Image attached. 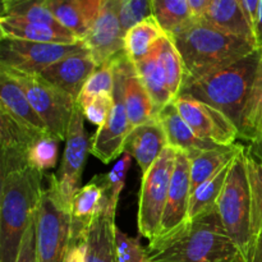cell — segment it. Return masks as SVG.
I'll list each match as a JSON object with an SVG mask.
<instances>
[{
  "label": "cell",
  "mask_w": 262,
  "mask_h": 262,
  "mask_svg": "<svg viewBox=\"0 0 262 262\" xmlns=\"http://www.w3.org/2000/svg\"><path fill=\"white\" fill-rule=\"evenodd\" d=\"M115 59L118 69L122 74L123 92L130 130L138 125L158 119L152 100L141 82L132 61L127 58L124 51Z\"/></svg>",
  "instance_id": "obj_16"
},
{
  "label": "cell",
  "mask_w": 262,
  "mask_h": 262,
  "mask_svg": "<svg viewBox=\"0 0 262 262\" xmlns=\"http://www.w3.org/2000/svg\"><path fill=\"white\" fill-rule=\"evenodd\" d=\"M220 219L246 260L252 245V202L246 164V146L233 160L222 194L216 202Z\"/></svg>",
  "instance_id": "obj_6"
},
{
  "label": "cell",
  "mask_w": 262,
  "mask_h": 262,
  "mask_svg": "<svg viewBox=\"0 0 262 262\" xmlns=\"http://www.w3.org/2000/svg\"><path fill=\"white\" fill-rule=\"evenodd\" d=\"M246 164L252 202V237L255 239L262 232V160L246 147Z\"/></svg>",
  "instance_id": "obj_35"
},
{
  "label": "cell",
  "mask_w": 262,
  "mask_h": 262,
  "mask_svg": "<svg viewBox=\"0 0 262 262\" xmlns=\"http://www.w3.org/2000/svg\"><path fill=\"white\" fill-rule=\"evenodd\" d=\"M165 35L156 19L147 18L127 31L124 35V54L133 64L150 55L155 43Z\"/></svg>",
  "instance_id": "obj_28"
},
{
  "label": "cell",
  "mask_w": 262,
  "mask_h": 262,
  "mask_svg": "<svg viewBox=\"0 0 262 262\" xmlns=\"http://www.w3.org/2000/svg\"><path fill=\"white\" fill-rule=\"evenodd\" d=\"M261 50L241 59L227 68L184 84L179 96L205 102L227 115L239 129L246 106L260 63Z\"/></svg>",
  "instance_id": "obj_4"
},
{
  "label": "cell",
  "mask_w": 262,
  "mask_h": 262,
  "mask_svg": "<svg viewBox=\"0 0 262 262\" xmlns=\"http://www.w3.org/2000/svg\"><path fill=\"white\" fill-rule=\"evenodd\" d=\"M247 150L250 151L251 154H253L256 158L262 160V138L261 140L255 141V142H251L250 145L247 146Z\"/></svg>",
  "instance_id": "obj_47"
},
{
  "label": "cell",
  "mask_w": 262,
  "mask_h": 262,
  "mask_svg": "<svg viewBox=\"0 0 262 262\" xmlns=\"http://www.w3.org/2000/svg\"><path fill=\"white\" fill-rule=\"evenodd\" d=\"M191 196V161L187 154L177 150L176 166L158 237L169 234L187 222Z\"/></svg>",
  "instance_id": "obj_14"
},
{
  "label": "cell",
  "mask_w": 262,
  "mask_h": 262,
  "mask_svg": "<svg viewBox=\"0 0 262 262\" xmlns=\"http://www.w3.org/2000/svg\"><path fill=\"white\" fill-rule=\"evenodd\" d=\"M133 66H135L136 72H137L141 82L145 86L146 91L148 92L151 100H152L156 114H159L161 109H164L166 105L174 101V97L171 96L170 91H169L165 74L161 68L160 61H159L156 43L147 58L138 61V63H135Z\"/></svg>",
  "instance_id": "obj_26"
},
{
  "label": "cell",
  "mask_w": 262,
  "mask_h": 262,
  "mask_svg": "<svg viewBox=\"0 0 262 262\" xmlns=\"http://www.w3.org/2000/svg\"><path fill=\"white\" fill-rule=\"evenodd\" d=\"M260 2L261 0H239V5L250 23L252 31L255 30L256 22L258 18V10H260ZM255 35V33H253Z\"/></svg>",
  "instance_id": "obj_43"
},
{
  "label": "cell",
  "mask_w": 262,
  "mask_h": 262,
  "mask_svg": "<svg viewBox=\"0 0 262 262\" xmlns=\"http://www.w3.org/2000/svg\"><path fill=\"white\" fill-rule=\"evenodd\" d=\"M113 104H114V96L113 95H100L94 100L82 107L84 118L92 124L101 127L109 118L112 112Z\"/></svg>",
  "instance_id": "obj_40"
},
{
  "label": "cell",
  "mask_w": 262,
  "mask_h": 262,
  "mask_svg": "<svg viewBox=\"0 0 262 262\" xmlns=\"http://www.w3.org/2000/svg\"><path fill=\"white\" fill-rule=\"evenodd\" d=\"M0 35L2 40H20L42 43L71 45L81 41L71 32H60L46 26L15 17H0Z\"/></svg>",
  "instance_id": "obj_24"
},
{
  "label": "cell",
  "mask_w": 262,
  "mask_h": 262,
  "mask_svg": "<svg viewBox=\"0 0 262 262\" xmlns=\"http://www.w3.org/2000/svg\"><path fill=\"white\" fill-rule=\"evenodd\" d=\"M115 86V64L114 59L100 66L90 76L77 99V104L81 107L89 104L91 100L100 95H113Z\"/></svg>",
  "instance_id": "obj_34"
},
{
  "label": "cell",
  "mask_w": 262,
  "mask_h": 262,
  "mask_svg": "<svg viewBox=\"0 0 262 262\" xmlns=\"http://www.w3.org/2000/svg\"><path fill=\"white\" fill-rule=\"evenodd\" d=\"M246 262H262V232L256 235L246 256Z\"/></svg>",
  "instance_id": "obj_45"
},
{
  "label": "cell",
  "mask_w": 262,
  "mask_h": 262,
  "mask_svg": "<svg viewBox=\"0 0 262 262\" xmlns=\"http://www.w3.org/2000/svg\"><path fill=\"white\" fill-rule=\"evenodd\" d=\"M25 91L28 101L46 128L58 140L66 141L77 101L63 90L46 81L40 74H28L0 67Z\"/></svg>",
  "instance_id": "obj_7"
},
{
  "label": "cell",
  "mask_w": 262,
  "mask_h": 262,
  "mask_svg": "<svg viewBox=\"0 0 262 262\" xmlns=\"http://www.w3.org/2000/svg\"><path fill=\"white\" fill-rule=\"evenodd\" d=\"M83 50H87L83 41L64 45L20 40H2L0 67L22 73L41 74L49 67Z\"/></svg>",
  "instance_id": "obj_9"
},
{
  "label": "cell",
  "mask_w": 262,
  "mask_h": 262,
  "mask_svg": "<svg viewBox=\"0 0 262 262\" xmlns=\"http://www.w3.org/2000/svg\"><path fill=\"white\" fill-rule=\"evenodd\" d=\"M115 58V86L113 92L114 104L106 122L97 128L96 133L90 140V152L104 164L112 163L120 154H124L125 140L130 132L123 92L122 74L118 69Z\"/></svg>",
  "instance_id": "obj_11"
},
{
  "label": "cell",
  "mask_w": 262,
  "mask_h": 262,
  "mask_svg": "<svg viewBox=\"0 0 262 262\" xmlns=\"http://www.w3.org/2000/svg\"><path fill=\"white\" fill-rule=\"evenodd\" d=\"M174 105L200 138L224 147L237 145L235 141L239 138V129L222 112L188 96H178L174 100Z\"/></svg>",
  "instance_id": "obj_10"
},
{
  "label": "cell",
  "mask_w": 262,
  "mask_h": 262,
  "mask_svg": "<svg viewBox=\"0 0 262 262\" xmlns=\"http://www.w3.org/2000/svg\"><path fill=\"white\" fill-rule=\"evenodd\" d=\"M152 15L166 36L174 35L193 20L188 0H152Z\"/></svg>",
  "instance_id": "obj_32"
},
{
  "label": "cell",
  "mask_w": 262,
  "mask_h": 262,
  "mask_svg": "<svg viewBox=\"0 0 262 262\" xmlns=\"http://www.w3.org/2000/svg\"><path fill=\"white\" fill-rule=\"evenodd\" d=\"M87 256V245L86 239L83 237L77 238L71 241V247H69L68 255H67L66 262H86Z\"/></svg>",
  "instance_id": "obj_42"
},
{
  "label": "cell",
  "mask_w": 262,
  "mask_h": 262,
  "mask_svg": "<svg viewBox=\"0 0 262 262\" xmlns=\"http://www.w3.org/2000/svg\"><path fill=\"white\" fill-rule=\"evenodd\" d=\"M158 120L165 132L168 146L187 154L189 159L204 151L222 147L200 138L179 114L174 101L159 112Z\"/></svg>",
  "instance_id": "obj_20"
},
{
  "label": "cell",
  "mask_w": 262,
  "mask_h": 262,
  "mask_svg": "<svg viewBox=\"0 0 262 262\" xmlns=\"http://www.w3.org/2000/svg\"><path fill=\"white\" fill-rule=\"evenodd\" d=\"M234 159H233V160H234ZM233 160L229 161L227 165L223 166L217 173H215L211 178L207 179L204 184H201V186L192 193L191 202H189L188 217H187V220L194 219V217H197L199 215L204 214V212L216 207V202L217 200H219L220 194H222L228 176H229Z\"/></svg>",
  "instance_id": "obj_31"
},
{
  "label": "cell",
  "mask_w": 262,
  "mask_h": 262,
  "mask_svg": "<svg viewBox=\"0 0 262 262\" xmlns=\"http://www.w3.org/2000/svg\"><path fill=\"white\" fill-rule=\"evenodd\" d=\"M141 235L132 238L124 232L115 228V256L117 262H150L146 248L140 242Z\"/></svg>",
  "instance_id": "obj_39"
},
{
  "label": "cell",
  "mask_w": 262,
  "mask_h": 262,
  "mask_svg": "<svg viewBox=\"0 0 262 262\" xmlns=\"http://www.w3.org/2000/svg\"><path fill=\"white\" fill-rule=\"evenodd\" d=\"M245 147L243 145H234L230 147H217L214 150L204 151L189 159L191 161V193H193L201 184L211 178L229 161L237 158Z\"/></svg>",
  "instance_id": "obj_27"
},
{
  "label": "cell",
  "mask_w": 262,
  "mask_h": 262,
  "mask_svg": "<svg viewBox=\"0 0 262 262\" xmlns=\"http://www.w3.org/2000/svg\"><path fill=\"white\" fill-rule=\"evenodd\" d=\"M2 9L0 17L20 18L60 32H69L58 22L49 8L48 0H3Z\"/></svg>",
  "instance_id": "obj_29"
},
{
  "label": "cell",
  "mask_w": 262,
  "mask_h": 262,
  "mask_svg": "<svg viewBox=\"0 0 262 262\" xmlns=\"http://www.w3.org/2000/svg\"><path fill=\"white\" fill-rule=\"evenodd\" d=\"M201 20L223 32L245 38L256 45L255 35L241 8L239 0H211L209 9Z\"/></svg>",
  "instance_id": "obj_25"
},
{
  "label": "cell",
  "mask_w": 262,
  "mask_h": 262,
  "mask_svg": "<svg viewBox=\"0 0 262 262\" xmlns=\"http://www.w3.org/2000/svg\"><path fill=\"white\" fill-rule=\"evenodd\" d=\"M41 135L25 127L7 113L0 112V145H2V178L20 171L28 165V152L33 141Z\"/></svg>",
  "instance_id": "obj_15"
},
{
  "label": "cell",
  "mask_w": 262,
  "mask_h": 262,
  "mask_svg": "<svg viewBox=\"0 0 262 262\" xmlns=\"http://www.w3.org/2000/svg\"><path fill=\"white\" fill-rule=\"evenodd\" d=\"M168 147L165 132L158 119L133 128L128 135L124 152L129 154L145 176L163 151Z\"/></svg>",
  "instance_id": "obj_19"
},
{
  "label": "cell",
  "mask_w": 262,
  "mask_h": 262,
  "mask_svg": "<svg viewBox=\"0 0 262 262\" xmlns=\"http://www.w3.org/2000/svg\"><path fill=\"white\" fill-rule=\"evenodd\" d=\"M152 17V0H120L119 20L123 32Z\"/></svg>",
  "instance_id": "obj_38"
},
{
  "label": "cell",
  "mask_w": 262,
  "mask_h": 262,
  "mask_svg": "<svg viewBox=\"0 0 262 262\" xmlns=\"http://www.w3.org/2000/svg\"><path fill=\"white\" fill-rule=\"evenodd\" d=\"M115 209L107 196L99 211L90 222L84 239L87 245L86 262H117L115 256Z\"/></svg>",
  "instance_id": "obj_17"
},
{
  "label": "cell",
  "mask_w": 262,
  "mask_h": 262,
  "mask_svg": "<svg viewBox=\"0 0 262 262\" xmlns=\"http://www.w3.org/2000/svg\"><path fill=\"white\" fill-rule=\"evenodd\" d=\"M97 68L99 66L91 53L83 50L49 67L40 76L77 101L86 81Z\"/></svg>",
  "instance_id": "obj_18"
},
{
  "label": "cell",
  "mask_w": 262,
  "mask_h": 262,
  "mask_svg": "<svg viewBox=\"0 0 262 262\" xmlns=\"http://www.w3.org/2000/svg\"><path fill=\"white\" fill-rule=\"evenodd\" d=\"M239 138L247 140L250 143L262 138V50L257 73L243 109Z\"/></svg>",
  "instance_id": "obj_30"
},
{
  "label": "cell",
  "mask_w": 262,
  "mask_h": 262,
  "mask_svg": "<svg viewBox=\"0 0 262 262\" xmlns=\"http://www.w3.org/2000/svg\"><path fill=\"white\" fill-rule=\"evenodd\" d=\"M72 241L71 205L59 188L56 176H49L36 212L37 262H66Z\"/></svg>",
  "instance_id": "obj_5"
},
{
  "label": "cell",
  "mask_w": 262,
  "mask_h": 262,
  "mask_svg": "<svg viewBox=\"0 0 262 262\" xmlns=\"http://www.w3.org/2000/svg\"><path fill=\"white\" fill-rule=\"evenodd\" d=\"M211 0H188V7L191 10L192 19L201 20L204 19L207 9L210 7Z\"/></svg>",
  "instance_id": "obj_44"
},
{
  "label": "cell",
  "mask_w": 262,
  "mask_h": 262,
  "mask_svg": "<svg viewBox=\"0 0 262 262\" xmlns=\"http://www.w3.org/2000/svg\"><path fill=\"white\" fill-rule=\"evenodd\" d=\"M119 8L120 0H104L96 22L82 40L99 67L124 51V32L120 27Z\"/></svg>",
  "instance_id": "obj_13"
},
{
  "label": "cell",
  "mask_w": 262,
  "mask_h": 262,
  "mask_svg": "<svg viewBox=\"0 0 262 262\" xmlns=\"http://www.w3.org/2000/svg\"><path fill=\"white\" fill-rule=\"evenodd\" d=\"M17 262H37L36 256V215L30 223L20 245Z\"/></svg>",
  "instance_id": "obj_41"
},
{
  "label": "cell",
  "mask_w": 262,
  "mask_h": 262,
  "mask_svg": "<svg viewBox=\"0 0 262 262\" xmlns=\"http://www.w3.org/2000/svg\"><path fill=\"white\" fill-rule=\"evenodd\" d=\"M176 160L177 150L168 146L150 170L142 176L137 224L141 237L147 238L148 241L158 237L160 232Z\"/></svg>",
  "instance_id": "obj_8"
},
{
  "label": "cell",
  "mask_w": 262,
  "mask_h": 262,
  "mask_svg": "<svg viewBox=\"0 0 262 262\" xmlns=\"http://www.w3.org/2000/svg\"><path fill=\"white\" fill-rule=\"evenodd\" d=\"M130 165H132V156L124 152L122 158L110 169L109 173L102 177L105 188H106V196L115 209H117L118 202H119L120 193L125 186V179H127V174L129 171Z\"/></svg>",
  "instance_id": "obj_37"
},
{
  "label": "cell",
  "mask_w": 262,
  "mask_h": 262,
  "mask_svg": "<svg viewBox=\"0 0 262 262\" xmlns=\"http://www.w3.org/2000/svg\"><path fill=\"white\" fill-rule=\"evenodd\" d=\"M105 196L106 188L101 176L95 177L77 191L71 205L72 239L83 237L90 222L101 207Z\"/></svg>",
  "instance_id": "obj_23"
},
{
  "label": "cell",
  "mask_w": 262,
  "mask_h": 262,
  "mask_svg": "<svg viewBox=\"0 0 262 262\" xmlns=\"http://www.w3.org/2000/svg\"><path fill=\"white\" fill-rule=\"evenodd\" d=\"M146 253L150 262H246L216 207L187 220L169 234L154 238Z\"/></svg>",
  "instance_id": "obj_1"
},
{
  "label": "cell",
  "mask_w": 262,
  "mask_h": 262,
  "mask_svg": "<svg viewBox=\"0 0 262 262\" xmlns=\"http://www.w3.org/2000/svg\"><path fill=\"white\" fill-rule=\"evenodd\" d=\"M156 46H158L159 61L165 74L168 89L176 100L181 95L184 83V68L181 55L171 38L166 35H164L156 42Z\"/></svg>",
  "instance_id": "obj_33"
},
{
  "label": "cell",
  "mask_w": 262,
  "mask_h": 262,
  "mask_svg": "<svg viewBox=\"0 0 262 262\" xmlns=\"http://www.w3.org/2000/svg\"><path fill=\"white\" fill-rule=\"evenodd\" d=\"M104 0H48V5L58 22L83 40L96 22Z\"/></svg>",
  "instance_id": "obj_21"
},
{
  "label": "cell",
  "mask_w": 262,
  "mask_h": 262,
  "mask_svg": "<svg viewBox=\"0 0 262 262\" xmlns=\"http://www.w3.org/2000/svg\"><path fill=\"white\" fill-rule=\"evenodd\" d=\"M42 174L30 166L2 178L0 262H17L23 237L45 189Z\"/></svg>",
  "instance_id": "obj_3"
},
{
  "label": "cell",
  "mask_w": 262,
  "mask_h": 262,
  "mask_svg": "<svg viewBox=\"0 0 262 262\" xmlns=\"http://www.w3.org/2000/svg\"><path fill=\"white\" fill-rule=\"evenodd\" d=\"M253 33H255L256 46H257L258 50H262V0L260 2V10H258V18H257V22H256V26H255V30H253Z\"/></svg>",
  "instance_id": "obj_46"
},
{
  "label": "cell",
  "mask_w": 262,
  "mask_h": 262,
  "mask_svg": "<svg viewBox=\"0 0 262 262\" xmlns=\"http://www.w3.org/2000/svg\"><path fill=\"white\" fill-rule=\"evenodd\" d=\"M58 138L51 133H45L36 138L28 152V165L43 173L54 168L58 161Z\"/></svg>",
  "instance_id": "obj_36"
},
{
  "label": "cell",
  "mask_w": 262,
  "mask_h": 262,
  "mask_svg": "<svg viewBox=\"0 0 262 262\" xmlns=\"http://www.w3.org/2000/svg\"><path fill=\"white\" fill-rule=\"evenodd\" d=\"M89 152L90 140L84 128V115L82 107L77 104L67 135L61 166L56 176L61 194L69 205L79 189L78 184Z\"/></svg>",
  "instance_id": "obj_12"
},
{
  "label": "cell",
  "mask_w": 262,
  "mask_h": 262,
  "mask_svg": "<svg viewBox=\"0 0 262 262\" xmlns=\"http://www.w3.org/2000/svg\"><path fill=\"white\" fill-rule=\"evenodd\" d=\"M169 37L183 63V86L222 71L258 50L251 41L223 32L204 20H192Z\"/></svg>",
  "instance_id": "obj_2"
},
{
  "label": "cell",
  "mask_w": 262,
  "mask_h": 262,
  "mask_svg": "<svg viewBox=\"0 0 262 262\" xmlns=\"http://www.w3.org/2000/svg\"><path fill=\"white\" fill-rule=\"evenodd\" d=\"M0 112L7 113L18 123L35 132L50 133L28 101L25 91L9 74L3 71H0Z\"/></svg>",
  "instance_id": "obj_22"
},
{
  "label": "cell",
  "mask_w": 262,
  "mask_h": 262,
  "mask_svg": "<svg viewBox=\"0 0 262 262\" xmlns=\"http://www.w3.org/2000/svg\"><path fill=\"white\" fill-rule=\"evenodd\" d=\"M241 262H245V261H241Z\"/></svg>",
  "instance_id": "obj_48"
}]
</instances>
